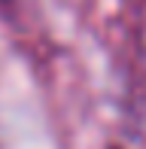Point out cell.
<instances>
[{"mask_svg": "<svg viewBox=\"0 0 146 149\" xmlns=\"http://www.w3.org/2000/svg\"><path fill=\"white\" fill-rule=\"evenodd\" d=\"M107 149H122V146H107Z\"/></svg>", "mask_w": 146, "mask_h": 149, "instance_id": "obj_1", "label": "cell"}]
</instances>
